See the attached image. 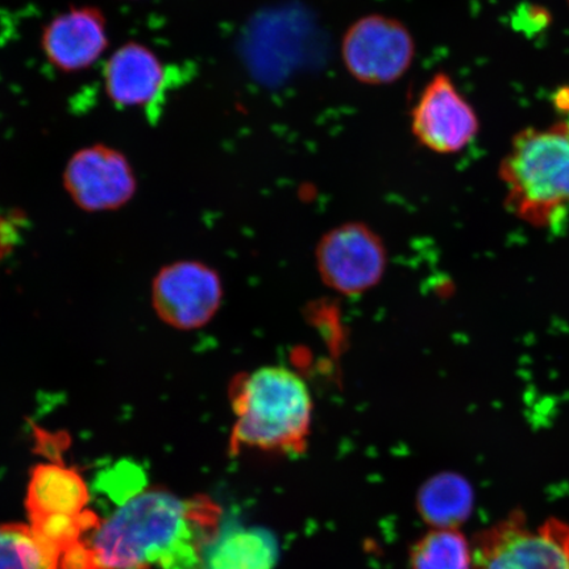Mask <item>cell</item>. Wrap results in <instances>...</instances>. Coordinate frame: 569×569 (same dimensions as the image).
I'll use <instances>...</instances> for the list:
<instances>
[{
    "instance_id": "obj_1",
    "label": "cell",
    "mask_w": 569,
    "mask_h": 569,
    "mask_svg": "<svg viewBox=\"0 0 569 569\" xmlns=\"http://www.w3.org/2000/svg\"><path fill=\"white\" fill-rule=\"evenodd\" d=\"M220 510L209 498L149 490L128 498L88 539L94 569H202Z\"/></svg>"
},
{
    "instance_id": "obj_2",
    "label": "cell",
    "mask_w": 569,
    "mask_h": 569,
    "mask_svg": "<svg viewBox=\"0 0 569 569\" xmlns=\"http://www.w3.org/2000/svg\"><path fill=\"white\" fill-rule=\"evenodd\" d=\"M230 395L233 453L243 448L291 455L306 451L312 398L300 375L287 367H262L234 380Z\"/></svg>"
},
{
    "instance_id": "obj_3",
    "label": "cell",
    "mask_w": 569,
    "mask_h": 569,
    "mask_svg": "<svg viewBox=\"0 0 569 569\" xmlns=\"http://www.w3.org/2000/svg\"><path fill=\"white\" fill-rule=\"evenodd\" d=\"M498 177L507 210L532 229L563 223L569 212V118L517 132Z\"/></svg>"
},
{
    "instance_id": "obj_4",
    "label": "cell",
    "mask_w": 569,
    "mask_h": 569,
    "mask_svg": "<svg viewBox=\"0 0 569 569\" xmlns=\"http://www.w3.org/2000/svg\"><path fill=\"white\" fill-rule=\"evenodd\" d=\"M472 569H569V525L550 518L532 526L515 511L476 539Z\"/></svg>"
},
{
    "instance_id": "obj_5",
    "label": "cell",
    "mask_w": 569,
    "mask_h": 569,
    "mask_svg": "<svg viewBox=\"0 0 569 569\" xmlns=\"http://www.w3.org/2000/svg\"><path fill=\"white\" fill-rule=\"evenodd\" d=\"M416 54V40L409 28L383 13H368L355 20L340 42L341 62L348 74L368 87L400 81Z\"/></svg>"
},
{
    "instance_id": "obj_6",
    "label": "cell",
    "mask_w": 569,
    "mask_h": 569,
    "mask_svg": "<svg viewBox=\"0 0 569 569\" xmlns=\"http://www.w3.org/2000/svg\"><path fill=\"white\" fill-rule=\"evenodd\" d=\"M316 256L320 279L343 296H359L375 288L388 264L387 249L379 234L358 222L327 232Z\"/></svg>"
},
{
    "instance_id": "obj_7",
    "label": "cell",
    "mask_w": 569,
    "mask_h": 569,
    "mask_svg": "<svg viewBox=\"0 0 569 569\" xmlns=\"http://www.w3.org/2000/svg\"><path fill=\"white\" fill-rule=\"evenodd\" d=\"M412 137L429 151L455 154L478 137L480 119L446 71L425 84L410 112Z\"/></svg>"
},
{
    "instance_id": "obj_8",
    "label": "cell",
    "mask_w": 569,
    "mask_h": 569,
    "mask_svg": "<svg viewBox=\"0 0 569 569\" xmlns=\"http://www.w3.org/2000/svg\"><path fill=\"white\" fill-rule=\"evenodd\" d=\"M222 300V280L203 262H173L161 268L152 282L156 316L176 330L202 329L217 316Z\"/></svg>"
},
{
    "instance_id": "obj_9",
    "label": "cell",
    "mask_w": 569,
    "mask_h": 569,
    "mask_svg": "<svg viewBox=\"0 0 569 569\" xmlns=\"http://www.w3.org/2000/svg\"><path fill=\"white\" fill-rule=\"evenodd\" d=\"M63 187L71 201L89 212L123 208L138 188L130 161L123 153L107 146H92L78 151L63 172Z\"/></svg>"
},
{
    "instance_id": "obj_10",
    "label": "cell",
    "mask_w": 569,
    "mask_h": 569,
    "mask_svg": "<svg viewBox=\"0 0 569 569\" xmlns=\"http://www.w3.org/2000/svg\"><path fill=\"white\" fill-rule=\"evenodd\" d=\"M107 47L106 20L102 12L82 7L61 13L46 27L42 49L57 69L80 71L102 56Z\"/></svg>"
},
{
    "instance_id": "obj_11",
    "label": "cell",
    "mask_w": 569,
    "mask_h": 569,
    "mask_svg": "<svg viewBox=\"0 0 569 569\" xmlns=\"http://www.w3.org/2000/svg\"><path fill=\"white\" fill-rule=\"evenodd\" d=\"M168 73L151 49L130 42L111 56L104 84L111 101L120 107L151 106L162 96Z\"/></svg>"
},
{
    "instance_id": "obj_12",
    "label": "cell",
    "mask_w": 569,
    "mask_h": 569,
    "mask_svg": "<svg viewBox=\"0 0 569 569\" xmlns=\"http://www.w3.org/2000/svg\"><path fill=\"white\" fill-rule=\"evenodd\" d=\"M88 501L87 483L74 469L61 465L34 468L27 496L31 522L54 517H80L87 513Z\"/></svg>"
},
{
    "instance_id": "obj_13",
    "label": "cell",
    "mask_w": 569,
    "mask_h": 569,
    "mask_svg": "<svg viewBox=\"0 0 569 569\" xmlns=\"http://www.w3.org/2000/svg\"><path fill=\"white\" fill-rule=\"evenodd\" d=\"M418 509L432 529H458L472 513L473 490L459 475H438L419 492Z\"/></svg>"
},
{
    "instance_id": "obj_14",
    "label": "cell",
    "mask_w": 569,
    "mask_h": 569,
    "mask_svg": "<svg viewBox=\"0 0 569 569\" xmlns=\"http://www.w3.org/2000/svg\"><path fill=\"white\" fill-rule=\"evenodd\" d=\"M274 551L258 531L234 530L216 538L204 552L202 569H273Z\"/></svg>"
},
{
    "instance_id": "obj_15",
    "label": "cell",
    "mask_w": 569,
    "mask_h": 569,
    "mask_svg": "<svg viewBox=\"0 0 569 569\" xmlns=\"http://www.w3.org/2000/svg\"><path fill=\"white\" fill-rule=\"evenodd\" d=\"M62 553L31 526L0 523V569H61Z\"/></svg>"
},
{
    "instance_id": "obj_16",
    "label": "cell",
    "mask_w": 569,
    "mask_h": 569,
    "mask_svg": "<svg viewBox=\"0 0 569 569\" xmlns=\"http://www.w3.org/2000/svg\"><path fill=\"white\" fill-rule=\"evenodd\" d=\"M411 569H472V547L458 529H432L411 549Z\"/></svg>"
},
{
    "instance_id": "obj_17",
    "label": "cell",
    "mask_w": 569,
    "mask_h": 569,
    "mask_svg": "<svg viewBox=\"0 0 569 569\" xmlns=\"http://www.w3.org/2000/svg\"><path fill=\"white\" fill-rule=\"evenodd\" d=\"M16 233L11 220L0 217V260L10 252Z\"/></svg>"
},
{
    "instance_id": "obj_18",
    "label": "cell",
    "mask_w": 569,
    "mask_h": 569,
    "mask_svg": "<svg viewBox=\"0 0 569 569\" xmlns=\"http://www.w3.org/2000/svg\"><path fill=\"white\" fill-rule=\"evenodd\" d=\"M567 4L569 6V0H566Z\"/></svg>"
}]
</instances>
